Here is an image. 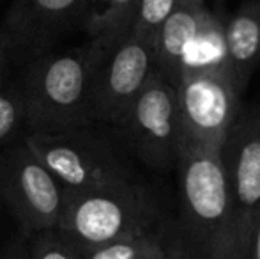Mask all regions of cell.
Listing matches in <instances>:
<instances>
[{"label":"cell","instance_id":"cell-1","mask_svg":"<svg viewBox=\"0 0 260 259\" xmlns=\"http://www.w3.org/2000/svg\"><path fill=\"white\" fill-rule=\"evenodd\" d=\"M179 215L174 218L179 259H236L229 183L219 153L184 137L175 165Z\"/></svg>","mask_w":260,"mask_h":259},{"label":"cell","instance_id":"cell-2","mask_svg":"<svg viewBox=\"0 0 260 259\" xmlns=\"http://www.w3.org/2000/svg\"><path fill=\"white\" fill-rule=\"evenodd\" d=\"M62 192L57 233L78 254L156 231L172 220L154 192L138 178L98 190Z\"/></svg>","mask_w":260,"mask_h":259},{"label":"cell","instance_id":"cell-3","mask_svg":"<svg viewBox=\"0 0 260 259\" xmlns=\"http://www.w3.org/2000/svg\"><path fill=\"white\" fill-rule=\"evenodd\" d=\"M23 98L25 133H64L89 128L83 48L53 50L16 75Z\"/></svg>","mask_w":260,"mask_h":259},{"label":"cell","instance_id":"cell-4","mask_svg":"<svg viewBox=\"0 0 260 259\" xmlns=\"http://www.w3.org/2000/svg\"><path fill=\"white\" fill-rule=\"evenodd\" d=\"M90 123L117 126L154 69V52L129 27L94 36L85 46Z\"/></svg>","mask_w":260,"mask_h":259},{"label":"cell","instance_id":"cell-5","mask_svg":"<svg viewBox=\"0 0 260 259\" xmlns=\"http://www.w3.org/2000/svg\"><path fill=\"white\" fill-rule=\"evenodd\" d=\"M23 140L66 192L98 190L137 178L124 156L90 126L64 133H23Z\"/></svg>","mask_w":260,"mask_h":259},{"label":"cell","instance_id":"cell-6","mask_svg":"<svg viewBox=\"0 0 260 259\" xmlns=\"http://www.w3.org/2000/svg\"><path fill=\"white\" fill-rule=\"evenodd\" d=\"M89 0H11L0 21V73L20 71L87 23Z\"/></svg>","mask_w":260,"mask_h":259},{"label":"cell","instance_id":"cell-7","mask_svg":"<svg viewBox=\"0 0 260 259\" xmlns=\"http://www.w3.org/2000/svg\"><path fill=\"white\" fill-rule=\"evenodd\" d=\"M115 128L126 148L145 167L159 172L175 169L184 133L175 89L159 73H152Z\"/></svg>","mask_w":260,"mask_h":259},{"label":"cell","instance_id":"cell-8","mask_svg":"<svg viewBox=\"0 0 260 259\" xmlns=\"http://www.w3.org/2000/svg\"><path fill=\"white\" fill-rule=\"evenodd\" d=\"M0 199L23 236L57 229L64 192L28 149L23 135L0 149Z\"/></svg>","mask_w":260,"mask_h":259},{"label":"cell","instance_id":"cell-9","mask_svg":"<svg viewBox=\"0 0 260 259\" xmlns=\"http://www.w3.org/2000/svg\"><path fill=\"white\" fill-rule=\"evenodd\" d=\"M186 138L219 153L241 112V93L223 71L184 69L174 85Z\"/></svg>","mask_w":260,"mask_h":259},{"label":"cell","instance_id":"cell-10","mask_svg":"<svg viewBox=\"0 0 260 259\" xmlns=\"http://www.w3.org/2000/svg\"><path fill=\"white\" fill-rule=\"evenodd\" d=\"M229 183L234 254L241 259L248 235L260 215V107L241 108L219 151Z\"/></svg>","mask_w":260,"mask_h":259},{"label":"cell","instance_id":"cell-11","mask_svg":"<svg viewBox=\"0 0 260 259\" xmlns=\"http://www.w3.org/2000/svg\"><path fill=\"white\" fill-rule=\"evenodd\" d=\"M211 14L212 11L206 0H181L157 32L152 45L154 69L172 87L181 75L186 48L202 31Z\"/></svg>","mask_w":260,"mask_h":259},{"label":"cell","instance_id":"cell-12","mask_svg":"<svg viewBox=\"0 0 260 259\" xmlns=\"http://www.w3.org/2000/svg\"><path fill=\"white\" fill-rule=\"evenodd\" d=\"M226 61L239 93L260 66V0H246L223 23Z\"/></svg>","mask_w":260,"mask_h":259},{"label":"cell","instance_id":"cell-13","mask_svg":"<svg viewBox=\"0 0 260 259\" xmlns=\"http://www.w3.org/2000/svg\"><path fill=\"white\" fill-rule=\"evenodd\" d=\"M80 259H179L175 249L174 218L156 231L119 240L80 254Z\"/></svg>","mask_w":260,"mask_h":259},{"label":"cell","instance_id":"cell-14","mask_svg":"<svg viewBox=\"0 0 260 259\" xmlns=\"http://www.w3.org/2000/svg\"><path fill=\"white\" fill-rule=\"evenodd\" d=\"M184 69H193V71H223L232 76L229 68V61H226L223 21L218 14H211V18L206 21L202 31L197 34V38L186 48L184 57H182L181 73Z\"/></svg>","mask_w":260,"mask_h":259},{"label":"cell","instance_id":"cell-15","mask_svg":"<svg viewBox=\"0 0 260 259\" xmlns=\"http://www.w3.org/2000/svg\"><path fill=\"white\" fill-rule=\"evenodd\" d=\"M21 130H25V108L18 80L11 73H0V149L20 138Z\"/></svg>","mask_w":260,"mask_h":259},{"label":"cell","instance_id":"cell-16","mask_svg":"<svg viewBox=\"0 0 260 259\" xmlns=\"http://www.w3.org/2000/svg\"><path fill=\"white\" fill-rule=\"evenodd\" d=\"M137 0H89L85 31L90 38L126 28Z\"/></svg>","mask_w":260,"mask_h":259},{"label":"cell","instance_id":"cell-17","mask_svg":"<svg viewBox=\"0 0 260 259\" xmlns=\"http://www.w3.org/2000/svg\"><path fill=\"white\" fill-rule=\"evenodd\" d=\"M181 0H137L129 18V31L149 45H154V39Z\"/></svg>","mask_w":260,"mask_h":259},{"label":"cell","instance_id":"cell-18","mask_svg":"<svg viewBox=\"0 0 260 259\" xmlns=\"http://www.w3.org/2000/svg\"><path fill=\"white\" fill-rule=\"evenodd\" d=\"M30 259H80V254L62 238L57 229L28 236Z\"/></svg>","mask_w":260,"mask_h":259},{"label":"cell","instance_id":"cell-19","mask_svg":"<svg viewBox=\"0 0 260 259\" xmlns=\"http://www.w3.org/2000/svg\"><path fill=\"white\" fill-rule=\"evenodd\" d=\"M241 259H260V215L255 220L250 235H248L246 245L243 249Z\"/></svg>","mask_w":260,"mask_h":259},{"label":"cell","instance_id":"cell-20","mask_svg":"<svg viewBox=\"0 0 260 259\" xmlns=\"http://www.w3.org/2000/svg\"><path fill=\"white\" fill-rule=\"evenodd\" d=\"M0 259H30V250H28V236L21 235L20 238L13 240L7 245V249L2 252Z\"/></svg>","mask_w":260,"mask_h":259}]
</instances>
